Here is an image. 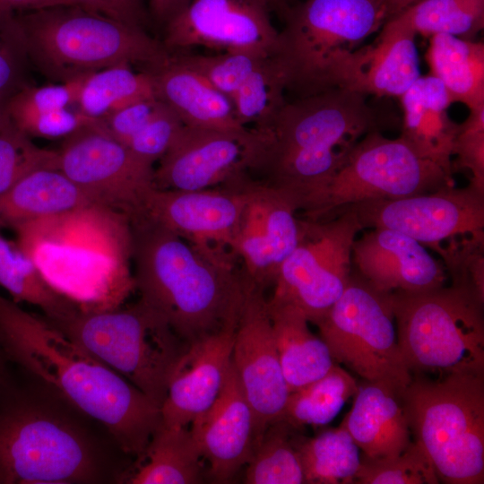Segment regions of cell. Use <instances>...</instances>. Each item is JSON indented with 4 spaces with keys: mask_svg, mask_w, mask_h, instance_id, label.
Instances as JSON below:
<instances>
[{
    "mask_svg": "<svg viewBox=\"0 0 484 484\" xmlns=\"http://www.w3.org/2000/svg\"><path fill=\"white\" fill-rule=\"evenodd\" d=\"M0 349L74 411L99 425L139 462L161 424L160 409L143 392L45 316L0 295Z\"/></svg>",
    "mask_w": 484,
    "mask_h": 484,
    "instance_id": "1",
    "label": "cell"
},
{
    "mask_svg": "<svg viewBox=\"0 0 484 484\" xmlns=\"http://www.w3.org/2000/svg\"><path fill=\"white\" fill-rule=\"evenodd\" d=\"M251 130L248 173L285 194L305 217L356 144L380 131L367 96L337 88L287 101L267 127Z\"/></svg>",
    "mask_w": 484,
    "mask_h": 484,
    "instance_id": "2",
    "label": "cell"
},
{
    "mask_svg": "<svg viewBox=\"0 0 484 484\" xmlns=\"http://www.w3.org/2000/svg\"><path fill=\"white\" fill-rule=\"evenodd\" d=\"M129 220L143 303L187 344L237 325L246 282L235 259L209 256L143 214Z\"/></svg>",
    "mask_w": 484,
    "mask_h": 484,
    "instance_id": "3",
    "label": "cell"
},
{
    "mask_svg": "<svg viewBox=\"0 0 484 484\" xmlns=\"http://www.w3.org/2000/svg\"><path fill=\"white\" fill-rule=\"evenodd\" d=\"M13 229L16 243L49 285L82 310L117 308L135 290L125 212L90 205Z\"/></svg>",
    "mask_w": 484,
    "mask_h": 484,
    "instance_id": "4",
    "label": "cell"
},
{
    "mask_svg": "<svg viewBox=\"0 0 484 484\" xmlns=\"http://www.w3.org/2000/svg\"><path fill=\"white\" fill-rule=\"evenodd\" d=\"M90 422L37 383L0 410V483L121 482L108 446Z\"/></svg>",
    "mask_w": 484,
    "mask_h": 484,
    "instance_id": "5",
    "label": "cell"
},
{
    "mask_svg": "<svg viewBox=\"0 0 484 484\" xmlns=\"http://www.w3.org/2000/svg\"><path fill=\"white\" fill-rule=\"evenodd\" d=\"M16 14L30 64L58 82L123 63L150 71L169 56L147 30L75 4Z\"/></svg>",
    "mask_w": 484,
    "mask_h": 484,
    "instance_id": "6",
    "label": "cell"
},
{
    "mask_svg": "<svg viewBox=\"0 0 484 484\" xmlns=\"http://www.w3.org/2000/svg\"><path fill=\"white\" fill-rule=\"evenodd\" d=\"M397 341L411 376H484L483 303L452 284L392 292Z\"/></svg>",
    "mask_w": 484,
    "mask_h": 484,
    "instance_id": "7",
    "label": "cell"
},
{
    "mask_svg": "<svg viewBox=\"0 0 484 484\" xmlns=\"http://www.w3.org/2000/svg\"><path fill=\"white\" fill-rule=\"evenodd\" d=\"M402 398L439 481L484 483V376H412Z\"/></svg>",
    "mask_w": 484,
    "mask_h": 484,
    "instance_id": "8",
    "label": "cell"
},
{
    "mask_svg": "<svg viewBox=\"0 0 484 484\" xmlns=\"http://www.w3.org/2000/svg\"><path fill=\"white\" fill-rule=\"evenodd\" d=\"M50 323L125 377L160 409L170 374L188 346L140 299L126 308L79 309L69 317Z\"/></svg>",
    "mask_w": 484,
    "mask_h": 484,
    "instance_id": "9",
    "label": "cell"
},
{
    "mask_svg": "<svg viewBox=\"0 0 484 484\" xmlns=\"http://www.w3.org/2000/svg\"><path fill=\"white\" fill-rule=\"evenodd\" d=\"M387 0H305L282 12L272 56L298 98L323 91L332 61L353 50L386 22Z\"/></svg>",
    "mask_w": 484,
    "mask_h": 484,
    "instance_id": "10",
    "label": "cell"
},
{
    "mask_svg": "<svg viewBox=\"0 0 484 484\" xmlns=\"http://www.w3.org/2000/svg\"><path fill=\"white\" fill-rule=\"evenodd\" d=\"M315 325L335 363L404 393L412 376L397 341L392 292L352 270L343 293Z\"/></svg>",
    "mask_w": 484,
    "mask_h": 484,
    "instance_id": "11",
    "label": "cell"
},
{
    "mask_svg": "<svg viewBox=\"0 0 484 484\" xmlns=\"http://www.w3.org/2000/svg\"><path fill=\"white\" fill-rule=\"evenodd\" d=\"M452 186L453 174L420 156L401 136L391 139L375 130L356 144L305 219H330L361 202L429 194Z\"/></svg>",
    "mask_w": 484,
    "mask_h": 484,
    "instance_id": "12",
    "label": "cell"
},
{
    "mask_svg": "<svg viewBox=\"0 0 484 484\" xmlns=\"http://www.w3.org/2000/svg\"><path fill=\"white\" fill-rule=\"evenodd\" d=\"M363 229L349 209L324 220H300L297 246L281 264L271 303L299 309L318 323L339 299L352 272V247Z\"/></svg>",
    "mask_w": 484,
    "mask_h": 484,
    "instance_id": "13",
    "label": "cell"
},
{
    "mask_svg": "<svg viewBox=\"0 0 484 484\" xmlns=\"http://www.w3.org/2000/svg\"><path fill=\"white\" fill-rule=\"evenodd\" d=\"M56 166L100 206L129 215L154 186V167L113 138L101 120L64 139Z\"/></svg>",
    "mask_w": 484,
    "mask_h": 484,
    "instance_id": "14",
    "label": "cell"
},
{
    "mask_svg": "<svg viewBox=\"0 0 484 484\" xmlns=\"http://www.w3.org/2000/svg\"><path fill=\"white\" fill-rule=\"evenodd\" d=\"M344 209L354 212L363 229H392L436 251L453 237L484 231V192L471 184L397 199L366 201Z\"/></svg>",
    "mask_w": 484,
    "mask_h": 484,
    "instance_id": "15",
    "label": "cell"
},
{
    "mask_svg": "<svg viewBox=\"0 0 484 484\" xmlns=\"http://www.w3.org/2000/svg\"><path fill=\"white\" fill-rule=\"evenodd\" d=\"M243 206L230 249L242 264L244 279L264 290L273 286L280 268L299 238L300 219L281 192L246 172L241 180Z\"/></svg>",
    "mask_w": 484,
    "mask_h": 484,
    "instance_id": "16",
    "label": "cell"
},
{
    "mask_svg": "<svg viewBox=\"0 0 484 484\" xmlns=\"http://www.w3.org/2000/svg\"><path fill=\"white\" fill-rule=\"evenodd\" d=\"M245 172L204 190L153 186L132 213L143 214L209 256L235 258L230 245L243 206L241 180Z\"/></svg>",
    "mask_w": 484,
    "mask_h": 484,
    "instance_id": "17",
    "label": "cell"
},
{
    "mask_svg": "<svg viewBox=\"0 0 484 484\" xmlns=\"http://www.w3.org/2000/svg\"><path fill=\"white\" fill-rule=\"evenodd\" d=\"M261 0H192L163 27L169 53L204 47L224 52L274 55L279 31Z\"/></svg>",
    "mask_w": 484,
    "mask_h": 484,
    "instance_id": "18",
    "label": "cell"
},
{
    "mask_svg": "<svg viewBox=\"0 0 484 484\" xmlns=\"http://www.w3.org/2000/svg\"><path fill=\"white\" fill-rule=\"evenodd\" d=\"M236 326L231 362L255 418V443L280 420L290 390L276 347L264 290L246 281Z\"/></svg>",
    "mask_w": 484,
    "mask_h": 484,
    "instance_id": "19",
    "label": "cell"
},
{
    "mask_svg": "<svg viewBox=\"0 0 484 484\" xmlns=\"http://www.w3.org/2000/svg\"><path fill=\"white\" fill-rule=\"evenodd\" d=\"M416 36L400 18L391 17L374 42L332 61L323 91L337 88L365 96L400 98L420 76Z\"/></svg>",
    "mask_w": 484,
    "mask_h": 484,
    "instance_id": "20",
    "label": "cell"
},
{
    "mask_svg": "<svg viewBox=\"0 0 484 484\" xmlns=\"http://www.w3.org/2000/svg\"><path fill=\"white\" fill-rule=\"evenodd\" d=\"M253 131L246 134L184 125L154 169L158 189L198 191L248 171Z\"/></svg>",
    "mask_w": 484,
    "mask_h": 484,
    "instance_id": "21",
    "label": "cell"
},
{
    "mask_svg": "<svg viewBox=\"0 0 484 484\" xmlns=\"http://www.w3.org/2000/svg\"><path fill=\"white\" fill-rule=\"evenodd\" d=\"M352 270L384 292L423 291L445 285L447 273L417 240L394 230L374 228L356 238Z\"/></svg>",
    "mask_w": 484,
    "mask_h": 484,
    "instance_id": "22",
    "label": "cell"
},
{
    "mask_svg": "<svg viewBox=\"0 0 484 484\" xmlns=\"http://www.w3.org/2000/svg\"><path fill=\"white\" fill-rule=\"evenodd\" d=\"M236 326L188 344L169 379L160 407L163 426L186 427L215 402L230 367Z\"/></svg>",
    "mask_w": 484,
    "mask_h": 484,
    "instance_id": "23",
    "label": "cell"
},
{
    "mask_svg": "<svg viewBox=\"0 0 484 484\" xmlns=\"http://www.w3.org/2000/svg\"><path fill=\"white\" fill-rule=\"evenodd\" d=\"M191 424L209 475L215 482H229L247 463L255 442L254 413L232 362L217 399Z\"/></svg>",
    "mask_w": 484,
    "mask_h": 484,
    "instance_id": "24",
    "label": "cell"
},
{
    "mask_svg": "<svg viewBox=\"0 0 484 484\" xmlns=\"http://www.w3.org/2000/svg\"><path fill=\"white\" fill-rule=\"evenodd\" d=\"M342 426L370 459L392 458L411 444V430L402 394L378 383L359 385Z\"/></svg>",
    "mask_w": 484,
    "mask_h": 484,
    "instance_id": "25",
    "label": "cell"
},
{
    "mask_svg": "<svg viewBox=\"0 0 484 484\" xmlns=\"http://www.w3.org/2000/svg\"><path fill=\"white\" fill-rule=\"evenodd\" d=\"M157 98L173 109L186 126L246 134L230 99L170 54L150 70Z\"/></svg>",
    "mask_w": 484,
    "mask_h": 484,
    "instance_id": "26",
    "label": "cell"
},
{
    "mask_svg": "<svg viewBox=\"0 0 484 484\" xmlns=\"http://www.w3.org/2000/svg\"><path fill=\"white\" fill-rule=\"evenodd\" d=\"M403 120L401 137L420 156L454 174L452 158L458 125L448 115L453 103L442 82L419 76L400 97Z\"/></svg>",
    "mask_w": 484,
    "mask_h": 484,
    "instance_id": "27",
    "label": "cell"
},
{
    "mask_svg": "<svg viewBox=\"0 0 484 484\" xmlns=\"http://www.w3.org/2000/svg\"><path fill=\"white\" fill-rule=\"evenodd\" d=\"M99 205L57 168L37 169L0 197V228Z\"/></svg>",
    "mask_w": 484,
    "mask_h": 484,
    "instance_id": "28",
    "label": "cell"
},
{
    "mask_svg": "<svg viewBox=\"0 0 484 484\" xmlns=\"http://www.w3.org/2000/svg\"><path fill=\"white\" fill-rule=\"evenodd\" d=\"M267 307L290 393L324 376L335 362L323 339L310 331L305 315L268 300Z\"/></svg>",
    "mask_w": 484,
    "mask_h": 484,
    "instance_id": "29",
    "label": "cell"
},
{
    "mask_svg": "<svg viewBox=\"0 0 484 484\" xmlns=\"http://www.w3.org/2000/svg\"><path fill=\"white\" fill-rule=\"evenodd\" d=\"M427 59L430 73L439 80L453 103L469 110L484 107V44L450 34L429 37Z\"/></svg>",
    "mask_w": 484,
    "mask_h": 484,
    "instance_id": "30",
    "label": "cell"
},
{
    "mask_svg": "<svg viewBox=\"0 0 484 484\" xmlns=\"http://www.w3.org/2000/svg\"><path fill=\"white\" fill-rule=\"evenodd\" d=\"M202 454L186 427L160 424L151 436L139 466L127 473L130 484H195L203 480Z\"/></svg>",
    "mask_w": 484,
    "mask_h": 484,
    "instance_id": "31",
    "label": "cell"
},
{
    "mask_svg": "<svg viewBox=\"0 0 484 484\" xmlns=\"http://www.w3.org/2000/svg\"><path fill=\"white\" fill-rule=\"evenodd\" d=\"M0 286L15 302H26L41 309L50 322H57L81 309L45 280L34 262L16 242L0 234Z\"/></svg>",
    "mask_w": 484,
    "mask_h": 484,
    "instance_id": "32",
    "label": "cell"
},
{
    "mask_svg": "<svg viewBox=\"0 0 484 484\" xmlns=\"http://www.w3.org/2000/svg\"><path fill=\"white\" fill-rule=\"evenodd\" d=\"M123 63L86 75L76 105L85 116L101 120L137 100L157 97L151 72Z\"/></svg>",
    "mask_w": 484,
    "mask_h": 484,
    "instance_id": "33",
    "label": "cell"
},
{
    "mask_svg": "<svg viewBox=\"0 0 484 484\" xmlns=\"http://www.w3.org/2000/svg\"><path fill=\"white\" fill-rule=\"evenodd\" d=\"M359 389L356 379L334 363L322 377L290 393L281 419L291 427L331 422Z\"/></svg>",
    "mask_w": 484,
    "mask_h": 484,
    "instance_id": "34",
    "label": "cell"
},
{
    "mask_svg": "<svg viewBox=\"0 0 484 484\" xmlns=\"http://www.w3.org/2000/svg\"><path fill=\"white\" fill-rule=\"evenodd\" d=\"M298 449L305 483H354L360 465L359 447L342 427L329 428L313 438L299 440Z\"/></svg>",
    "mask_w": 484,
    "mask_h": 484,
    "instance_id": "35",
    "label": "cell"
},
{
    "mask_svg": "<svg viewBox=\"0 0 484 484\" xmlns=\"http://www.w3.org/2000/svg\"><path fill=\"white\" fill-rule=\"evenodd\" d=\"M285 75L274 59L264 58L242 82L230 98L236 117L243 126L267 127L288 101Z\"/></svg>",
    "mask_w": 484,
    "mask_h": 484,
    "instance_id": "36",
    "label": "cell"
},
{
    "mask_svg": "<svg viewBox=\"0 0 484 484\" xmlns=\"http://www.w3.org/2000/svg\"><path fill=\"white\" fill-rule=\"evenodd\" d=\"M291 428H294L280 419L265 429L246 463V483H305L298 449L299 440H292Z\"/></svg>",
    "mask_w": 484,
    "mask_h": 484,
    "instance_id": "37",
    "label": "cell"
},
{
    "mask_svg": "<svg viewBox=\"0 0 484 484\" xmlns=\"http://www.w3.org/2000/svg\"><path fill=\"white\" fill-rule=\"evenodd\" d=\"M394 16L416 35L474 39L484 27V0H419Z\"/></svg>",
    "mask_w": 484,
    "mask_h": 484,
    "instance_id": "38",
    "label": "cell"
},
{
    "mask_svg": "<svg viewBox=\"0 0 484 484\" xmlns=\"http://www.w3.org/2000/svg\"><path fill=\"white\" fill-rule=\"evenodd\" d=\"M435 467L422 445L411 442L399 455L370 459L360 456L354 483L359 484H437Z\"/></svg>",
    "mask_w": 484,
    "mask_h": 484,
    "instance_id": "39",
    "label": "cell"
},
{
    "mask_svg": "<svg viewBox=\"0 0 484 484\" xmlns=\"http://www.w3.org/2000/svg\"><path fill=\"white\" fill-rule=\"evenodd\" d=\"M40 168H57L56 150L39 147L8 120L0 129V197Z\"/></svg>",
    "mask_w": 484,
    "mask_h": 484,
    "instance_id": "40",
    "label": "cell"
},
{
    "mask_svg": "<svg viewBox=\"0 0 484 484\" xmlns=\"http://www.w3.org/2000/svg\"><path fill=\"white\" fill-rule=\"evenodd\" d=\"M229 99L246 76L266 57L249 52H224L208 56L190 51L169 53Z\"/></svg>",
    "mask_w": 484,
    "mask_h": 484,
    "instance_id": "41",
    "label": "cell"
},
{
    "mask_svg": "<svg viewBox=\"0 0 484 484\" xmlns=\"http://www.w3.org/2000/svg\"><path fill=\"white\" fill-rule=\"evenodd\" d=\"M446 241L436 252L452 284L469 289L484 304V231L458 235Z\"/></svg>",
    "mask_w": 484,
    "mask_h": 484,
    "instance_id": "42",
    "label": "cell"
},
{
    "mask_svg": "<svg viewBox=\"0 0 484 484\" xmlns=\"http://www.w3.org/2000/svg\"><path fill=\"white\" fill-rule=\"evenodd\" d=\"M87 74L55 84L24 86L7 100L6 113L9 120L17 126L40 114L76 105Z\"/></svg>",
    "mask_w": 484,
    "mask_h": 484,
    "instance_id": "43",
    "label": "cell"
},
{
    "mask_svg": "<svg viewBox=\"0 0 484 484\" xmlns=\"http://www.w3.org/2000/svg\"><path fill=\"white\" fill-rule=\"evenodd\" d=\"M30 64L16 13L0 9V96L9 98L28 85Z\"/></svg>",
    "mask_w": 484,
    "mask_h": 484,
    "instance_id": "44",
    "label": "cell"
},
{
    "mask_svg": "<svg viewBox=\"0 0 484 484\" xmlns=\"http://www.w3.org/2000/svg\"><path fill=\"white\" fill-rule=\"evenodd\" d=\"M453 156V170H468L469 184L484 192V107L470 110L468 117L458 125Z\"/></svg>",
    "mask_w": 484,
    "mask_h": 484,
    "instance_id": "45",
    "label": "cell"
},
{
    "mask_svg": "<svg viewBox=\"0 0 484 484\" xmlns=\"http://www.w3.org/2000/svg\"><path fill=\"white\" fill-rule=\"evenodd\" d=\"M184 125L177 114L160 100L156 112L127 147L138 159L153 166L169 150Z\"/></svg>",
    "mask_w": 484,
    "mask_h": 484,
    "instance_id": "46",
    "label": "cell"
},
{
    "mask_svg": "<svg viewBox=\"0 0 484 484\" xmlns=\"http://www.w3.org/2000/svg\"><path fill=\"white\" fill-rule=\"evenodd\" d=\"M99 120L91 118L78 110L64 108L30 118L16 127L29 137L45 139L66 138L79 129Z\"/></svg>",
    "mask_w": 484,
    "mask_h": 484,
    "instance_id": "47",
    "label": "cell"
},
{
    "mask_svg": "<svg viewBox=\"0 0 484 484\" xmlns=\"http://www.w3.org/2000/svg\"><path fill=\"white\" fill-rule=\"evenodd\" d=\"M160 104L157 97L128 104L102 118L103 127L113 138L127 146L151 118Z\"/></svg>",
    "mask_w": 484,
    "mask_h": 484,
    "instance_id": "48",
    "label": "cell"
},
{
    "mask_svg": "<svg viewBox=\"0 0 484 484\" xmlns=\"http://www.w3.org/2000/svg\"><path fill=\"white\" fill-rule=\"evenodd\" d=\"M73 1L85 10L144 30L151 21L146 0Z\"/></svg>",
    "mask_w": 484,
    "mask_h": 484,
    "instance_id": "49",
    "label": "cell"
},
{
    "mask_svg": "<svg viewBox=\"0 0 484 484\" xmlns=\"http://www.w3.org/2000/svg\"><path fill=\"white\" fill-rule=\"evenodd\" d=\"M192 0H147L151 21L164 27L169 21L184 11Z\"/></svg>",
    "mask_w": 484,
    "mask_h": 484,
    "instance_id": "50",
    "label": "cell"
},
{
    "mask_svg": "<svg viewBox=\"0 0 484 484\" xmlns=\"http://www.w3.org/2000/svg\"><path fill=\"white\" fill-rule=\"evenodd\" d=\"M73 0H0V9L16 13L28 12L57 5H73Z\"/></svg>",
    "mask_w": 484,
    "mask_h": 484,
    "instance_id": "51",
    "label": "cell"
},
{
    "mask_svg": "<svg viewBox=\"0 0 484 484\" xmlns=\"http://www.w3.org/2000/svg\"><path fill=\"white\" fill-rule=\"evenodd\" d=\"M419 0H387L386 21Z\"/></svg>",
    "mask_w": 484,
    "mask_h": 484,
    "instance_id": "52",
    "label": "cell"
},
{
    "mask_svg": "<svg viewBox=\"0 0 484 484\" xmlns=\"http://www.w3.org/2000/svg\"><path fill=\"white\" fill-rule=\"evenodd\" d=\"M9 98L0 96V129L9 120L7 113H6V104Z\"/></svg>",
    "mask_w": 484,
    "mask_h": 484,
    "instance_id": "53",
    "label": "cell"
},
{
    "mask_svg": "<svg viewBox=\"0 0 484 484\" xmlns=\"http://www.w3.org/2000/svg\"><path fill=\"white\" fill-rule=\"evenodd\" d=\"M263 1L264 4H267V6L270 8H281V10H283L286 5L285 4L289 1V0H261Z\"/></svg>",
    "mask_w": 484,
    "mask_h": 484,
    "instance_id": "54",
    "label": "cell"
},
{
    "mask_svg": "<svg viewBox=\"0 0 484 484\" xmlns=\"http://www.w3.org/2000/svg\"><path fill=\"white\" fill-rule=\"evenodd\" d=\"M2 380H3V360H2L1 353H0V384Z\"/></svg>",
    "mask_w": 484,
    "mask_h": 484,
    "instance_id": "55",
    "label": "cell"
}]
</instances>
